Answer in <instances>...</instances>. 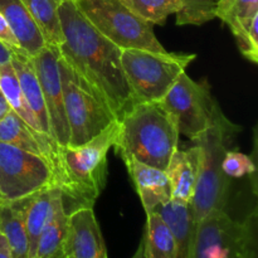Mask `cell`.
Wrapping results in <instances>:
<instances>
[{"label":"cell","instance_id":"1","mask_svg":"<svg viewBox=\"0 0 258 258\" xmlns=\"http://www.w3.org/2000/svg\"><path fill=\"white\" fill-rule=\"evenodd\" d=\"M58 17L63 33V43L57 47L59 55L120 120L135 105L121 64L122 49L101 34L73 0L60 2Z\"/></svg>","mask_w":258,"mask_h":258},{"label":"cell","instance_id":"2","mask_svg":"<svg viewBox=\"0 0 258 258\" xmlns=\"http://www.w3.org/2000/svg\"><path fill=\"white\" fill-rule=\"evenodd\" d=\"M117 128L118 120L82 145L59 146L53 180L68 216L78 209L93 208L105 188L107 153L115 143Z\"/></svg>","mask_w":258,"mask_h":258},{"label":"cell","instance_id":"3","mask_svg":"<svg viewBox=\"0 0 258 258\" xmlns=\"http://www.w3.org/2000/svg\"><path fill=\"white\" fill-rule=\"evenodd\" d=\"M178 144L179 131L163 106L140 102L118 120L113 148L122 160L131 158L165 170Z\"/></svg>","mask_w":258,"mask_h":258},{"label":"cell","instance_id":"4","mask_svg":"<svg viewBox=\"0 0 258 258\" xmlns=\"http://www.w3.org/2000/svg\"><path fill=\"white\" fill-rule=\"evenodd\" d=\"M237 131L238 126L224 116L218 105L211 126L193 140L202 150L201 170L191 202L196 223L213 212L226 211L229 180L222 171V161L228 150L227 143Z\"/></svg>","mask_w":258,"mask_h":258},{"label":"cell","instance_id":"5","mask_svg":"<svg viewBox=\"0 0 258 258\" xmlns=\"http://www.w3.org/2000/svg\"><path fill=\"white\" fill-rule=\"evenodd\" d=\"M196 58L189 53L122 49L121 64L135 103L159 102Z\"/></svg>","mask_w":258,"mask_h":258},{"label":"cell","instance_id":"6","mask_svg":"<svg viewBox=\"0 0 258 258\" xmlns=\"http://www.w3.org/2000/svg\"><path fill=\"white\" fill-rule=\"evenodd\" d=\"M66 116L70 127L67 146L87 143L117 121L103 98L58 55Z\"/></svg>","mask_w":258,"mask_h":258},{"label":"cell","instance_id":"7","mask_svg":"<svg viewBox=\"0 0 258 258\" xmlns=\"http://www.w3.org/2000/svg\"><path fill=\"white\" fill-rule=\"evenodd\" d=\"M190 258H258L256 212L243 222L226 211L208 214L197 223Z\"/></svg>","mask_w":258,"mask_h":258},{"label":"cell","instance_id":"8","mask_svg":"<svg viewBox=\"0 0 258 258\" xmlns=\"http://www.w3.org/2000/svg\"><path fill=\"white\" fill-rule=\"evenodd\" d=\"M91 24L121 49L138 48L165 53L151 23L136 15L122 0H73Z\"/></svg>","mask_w":258,"mask_h":258},{"label":"cell","instance_id":"9","mask_svg":"<svg viewBox=\"0 0 258 258\" xmlns=\"http://www.w3.org/2000/svg\"><path fill=\"white\" fill-rule=\"evenodd\" d=\"M159 103L173 118L179 135L191 141L211 126L218 106L208 86L193 81L186 72L179 76Z\"/></svg>","mask_w":258,"mask_h":258},{"label":"cell","instance_id":"10","mask_svg":"<svg viewBox=\"0 0 258 258\" xmlns=\"http://www.w3.org/2000/svg\"><path fill=\"white\" fill-rule=\"evenodd\" d=\"M49 186H54L53 171L44 158L0 143L2 203L27 198Z\"/></svg>","mask_w":258,"mask_h":258},{"label":"cell","instance_id":"11","mask_svg":"<svg viewBox=\"0 0 258 258\" xmlns=\"http://www.w3.org/2000/svg\"><path fill=\"white\" fill-rule=\"evenodd\" d=\"M58 48L45 44L39 53L32 57L35 73L42 88L50 135L59 146H67L70 143V127L63 101V90L58 68Z\"/></svg>","mask_w":258,"mask_h":258},{"label":"cell","instance_id":"12","mask_svg":"<svg viewBox=\"0 0 258 258\" xmlns=\"http://www.w3.org/2000/svg\"><path fill=\"white\" fill-rule=\"evenodd\" d=\"M216 18L231 28L242 54L258 62V0H219Z\"/></svg>","mask_w":258,"mask_h":258},{"label":"cell","instance_id":"13","mask_svg":"<svg viewBox=\"0 0 258 258\" xmlns=\"http://www.w3.org/2000/svg\"><path fill=\"white\" fill-rule=\"evenodd\" d=\"M64 258H107L105 242L93 208H82L68 216Z\"/></svg>","mask_w":258,"mask_h":258},{"label":"cell","instance_id":"14","mask_svg":"<svg viewBox=\"0 0 258 258\" xmlns=\"http://www.w3.org/2000/svg\"><path fill=\"white\" fill-rule=\"evenodd\" d=\"M0 143L42 156L49 163L52 171L58 161L59 145L57 141L50 135L30 127L12 110L0 118Z\"/></svg>","mask_w":258,"mask_h":258},{"label":"cell","instance_id":"15","mask_svg":"<svg viewBox=\"0 0 258 258\" xmlns=\"http://www.w3.org/2000/svg\"><path fill=\"white\" fill-rule=\"evenodd\" d=\"M202 150L194 145L186 150L176 148L171 154L165 173L170 181L171 199L181 203H191L196 193L201 170Z\"/></svg>","mask_w":258,"mask_h":258},{"label":"cell","instance_id":"16","mask_svg":"<svg viewBox=\"0 0 258 258\" xmlns=\"http://www.w3.org/2000/svg\"><path fill=\"white\" fill-rule=\"evenodd\" d=\"M135 184L146 213L171 199V186L165 170L153 168L135 159L122 160Z\"/></svg>","mask_w":258,"mask_h":258},{"label":"cell","instance_id":"17","mask_svg":"<svg viewBox=\"0 0 258 258\" xmlns=\"http://www.w3.org/2000/svg\"><path fill=\"white\" fill-rule=\"evenodd\" d=\"M153 212L158 213L170 229L175 241L176 258H190L197 227L191 203L170 199L156 207Z\"/></svg>","mask_w":258,"mask_h":258},{"label":"cell","instance_id":"18","mask_svg":"<svg viewBox=\"0 0 258 258\" xmlns=\"http://www.w3.org/2000/svg\"><path fill=\"white\" fill-rule=\"evenodd\" d=\"M12 66L17 73L20 88L23 91L28 106L34 113L42 133L50 135L49 120H48L47 108H45L44 98H43L42 88L35 73L34 64L30 55H28L20 48L12 49ZM52 136V135H50Z\"/></svg>","mask_w":258,"mask_h":258},{"label":"cell","instance_id":"19","mask_svg":"<svg viewBox=\"0 0 258 258\" xmlns=\"http://www.w3.org/2000/svg\"><path fill=\"white\" fill-rule=\"evenodd\" d=\"M0 13L28 55L34 57L44 48V37L22 0H0Z\"/></svg>","mask_w":258,"mask_h":258},{"label":"cell","instance_id":"20","mask_svg":"<svg viewBox=\"0 0 258 258\" xmlns=\"http://www.w3.org/2000/svg\"><path fill=\"white\" fill-rule=\"evenodd\" d=\"M30 197L0 203V233L7 239L12 258H29L25 212Z\"/></svg>","mask_w":258,"mask_h":258},{"label":"cell","instance_id":"21","mask_svg":"<svg viewBox=\"0 0 258 258\" xmlns=\"http://www.w3.org/2000/svg\"><path fill=\"white\" fill-rule=\"evenodd\" d=\"M59 194L60 191L57 186H49L33 194L28 202L25 228L29 242V258L35 257L40 233L52 216L54 201Z\"/></svg>","mask_w":258,"mask_h":258},{"label":"cell","instance_id":"22","mask_svg":"<svg viewBox=\"0 0 258 258\" xmlns=\"http://www.w3.org/2000/svg\"><path fill=\"white\" fill-rule=\"evenodd\" d=\"M67 231L68 214L63 211L59 194L54 201L52 216L40 233L34 258H64L63 248Z\"/></svg>","mask_w":258,"mask_h":258},{"label":"cell","instance_id":"23","mask_svg":"<svg viewBox=\"0 0 258 258\" xmlns=\"http://www.w3.org/2000/svg\"><path fill=\"white\" fill-rule=\"evenodd\" d=\"M144 232L145 258H176V246L170 229L155 212L146 213Z\"/></svg>","mask_w":258,"mask_h":258},{"label":"cell","instance_id":"24","mask_svg":"<svg viewBox=\"0 0 258 258\" xmlns=\"http://www.w3.org/2000/svg\"><path fill=\"white\" fill-rule=\"evenodd\" d=\"M62 0H22L39 27L45 43L58 47L63 43V33L58 17V5Z\"/></svg>","mask_w":258,"mask_h":258},{"label":"cell","instance_id":"25","mask_svg":"<svg viewBox=\"0 0 258 258\" xmlns=\"http://www.w3.org/2000/svg\"><path fill=\"white\" fill-rule=\"evenodd\" d=\"M0 90H2L5 100L9 103L12 111H14L19 117H22L30 127L37 131H42L34 113L32 112L27 101H25L12 62L0 66Z\"/></svg>","mask_w":258,"mask_h":258},{"label":"cell","instance_id":"26","mask_svg":"<svg viewBox=\"0 0 258 258\" xmlns=\"http://www.w3.org/2000/svg\"><path fill=\"white\" fill-rule=\"evenodd\" d=\"M136 15L151 24L163 25L166 18L180 9L179 0H122Z\"/></svg>","mask_w":258,"mask_h":258},{"label":"cell","instance_id":"27","mask_svg":"<svg viewBox=\"0 0 258 258\" xmlns=\"http://www.w3.org/2000/svg\"><path fill=\"white\" fill-rule=\"evenodd\" d=\"M180 9L176 14L178 25H202L216 18L214 0H179Z\"/></svg>","mask_w":258,"mask_h":258},{"label":"cell","instance_id":"28","mask_svg":"<svg viewBox=\"0 0 258 258\" xmlns=\"http://www.w3.org/2000/svg\"><path fill=\"white\" fill-rule=\"evenodd\" d=\"M222 171L228 178H242L256 171V165L246 154L227 150L222 161Z\"/></svg>","mask_w":258,"mask_h":258},{"label":"cell","instance_id":"29","mask_svg":"<svg viewBox=\"0 0 258 258\" xmlns=\"http://www.w3.org/2000/svg\"><path fill=\"white\" fill-rule=\"evenodd\" d=\"M0 40L4 42L5 44H7L8 47L12 48V49L13 48H20L17 38L14 37L12 29L9 28V25H8L7 20L3 17L2 13H0Z\"/></svg>","mask_w":258,"mask_h":258},{"label":"cell","instance_id":"30","mask_svg":"<svg viewBox=\"0 0 258 258\" xmlns=\"http://www.w3.org/2000/svg\"><path fill=\"white\" fill-rule=\"evenodd\" d=\"M10 62H12V48L0 40V66L8 64Z\"/></svg>","mask_w":258,"mask_h":258},{"label":"cell","instance_id":"31","mask_svg":"<svg viewBox=\"0 0 258 258\" xmlns=\"http://www.w3.org/2000/svg\"><path fill=\"white\" fill-rule=\"evenodd\" d=\"M0 258H12L7 239L2 233H0Z\"/></svg>","mask_w":258,"mask_h":258},{"label":"cell","instance_id":"32","mask_svg":"<svg viewBox=\"0 0 258 258\" xmlns=\"http://www.w3.org/2000/svg\"><path fill=\"white\" fill-rule=\"evenodd\" d=\"M10 110H12V108H10L9 103H8V101L5 100L4 95H3L2 90H0V118L4 117Z\"/></svg>","mask_w":258,"mask_h":258},{"label":"cell","instance_id":"33","mask_svg":"<svg viewBox=\"0 0 258 258\" xmlns=\"http://www.w3.org/2000/svg\"><path fill=\"white\" fill-rule=\"evenodd\" d=\"M133 258H145V251H144V238L141 239L138 251L135 252V254H134Z\"/></svg>","mask_w":258,"mask_h":258},{"label":"cell","instance_id":"34","mask_svg":"<svg viewBox=\"0 0 258 258\" xmlns=\"http://www.w3.org/2000/svg\"><path fill=\"white\" fill-rule=\"evenodd\" d=\"M214 2H216V3H217V2H219V0H214Z\"/></svg>","mask_w":258,"mask_h":258},{"label":"cell","instance_id":"35","mask_svg":"<svg viewBox=\"0 0 258 258\" xmlns=\"http://www.w3.org/2000/svg\"><path fill=\"white\" fill-rule=\"evenodd\" d=\"M0 203H2V199H0Z\"/></svg>","mask_w":258,"mask_h":258}]
</instances>
